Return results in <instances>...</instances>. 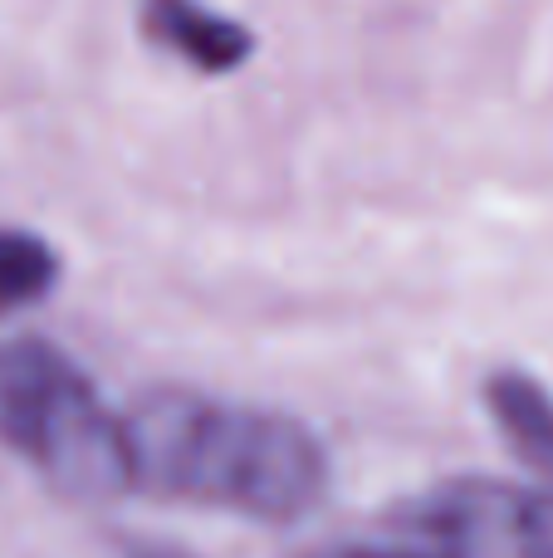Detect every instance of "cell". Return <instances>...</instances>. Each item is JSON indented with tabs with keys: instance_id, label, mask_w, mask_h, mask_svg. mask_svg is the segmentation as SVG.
Masks as SVG:
<instances>
[{
	"instance_id": "obj_1",
	"label": "cell",
	"mask_w": 553,
	"mask_h": 558,
	"mask_svg": "<svg viewBox=\"0 0 553 558\" xmlns=\"http://www.w3.org/2000/svg\"><path fill=\"white\" fill-rule=\"evenodd\" d=\"M133 485L250 520H294L323 495V451L299 422L196 392H152L123 422Z\"/></svg>"
},
{
	"instance_id": "obj_2",
	"label": "cell",
	"mask_w": 553,
	"mask_h": 558,
	"mask_svg": "<svg viewBox=\"0 0 553 558\" xmlns=\"http://www.w3.org/2000/svg\"><path fill=\"white\" fill-rule=\"evenodd\" d=\"M0 446L78 500L133 490L123 422L108 416L88 377L49 343H0Z\"/></svg>"
},
{
	"instance_id": "obj_3",
	"label": "cell",
	"mask_w": 553,
	"mask_h": 558,
	"mask_svg": "<svg viewBox=\"0 0 553 558\" xmlns=\"http://www.w3.org/2000/svg\"><path fill=\"white\" fill-rule=\"evenodd\" d=\"M143 35L201 74H231L250 59V29L201 0H143Z\"/></svg>"
},
{
	"instance_id": "obj_4",
	"label": "cell",
	"mask_w": 553,
	"mask_h": 558,
	"mask_svg": "<svg viewBox=\"0 0 553 558\" xmlns=\"http://www.w3.org/2000/svg\"><path fill=\"white\" fill-rule=\"evenodd\" d=\"M486 402L505 441H515V451L553 481V397L525 373H495L486 387Z\"/></svg>"
},
{
	"instance_id": "obj_5",
	"label": "cell",
	"mask_w": 553,
	"mask_h": 558,
	"mask_svg": "<svg viewBox=\"0 0 553 558\" xmlns=\"http://www.w3.org/2000/svg\"><path fill=\"white\" fill-rule=\"evenodd\" d=\"M59 275V260L39 235L29 231H0V314L25 308L49 294Z\"/></svg>"
},
{
	"instance_id": "obj_6",
	"label": "cell",
	"mask_w": 553,
	"mask_h": 558,
	"mask_svg": "<svg viewBox=\"0 0 553 558\" xmlns=\"http://www.w3.org/2000/svg\"><path fill=\"white\" fill-rule=\"evenodd\" d=\"M314 558H470V554L460 549V544L441 539V534L407 524V534H402V539H388V544H343V549L314 554Z\"/></svg>"
},
{
	"instance_id": "obj_7",
	"label": "cell",
	"mask_w": 553,
	"mask_h": 558,
	"mask_svg": "<svg viewBox=\"0 0 553 558\" xmlns=\"http://www.w3.org/2000/svg\"><path fill=\"white\" fill-rule=\"evenodd\" d=\"M137 558H186V554H172V549H152V554H137Z\"/></svg>"
}]
</instances>
